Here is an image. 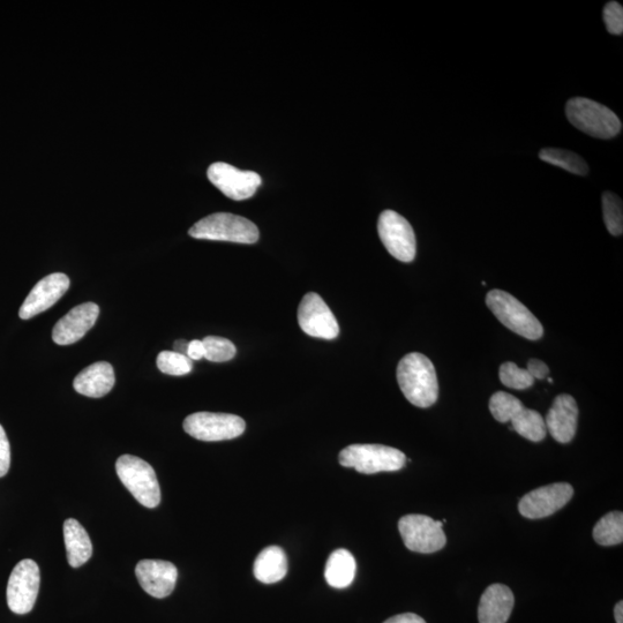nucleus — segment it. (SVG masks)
Listing matches in <instances>:
<instances>
[{
  "instance_id": "nucleus-1",
  "label": "nucleus",
  "mask_w": 623,
  "mask_h": 623,
  "mask_svg": "<svg viewBox=\"0 0 623 623\" xmlns=\"http://www.w3.org/2000/svg\"><path fill=\"white\" fill-rule=\"evenodd\" d=\"M399 381L405 399L418 408H430L438 401L437 372L431 360L418 352L404 356L397 366Z\"/></svg>"
},
{
  "instance_id": "nucleus-2",
  "label": "nucleus",
  "mask_w": 623,
  "mask_h": 623,
  "mask_svg": "<svg viewBox=\"0 0 623 623\" xmlns=\"http://www.w3.org/2000/svg\"><path fill=\"white\" fill-rule=\"evenodd\" d=\"M566 115L577 130L597 139H612L622 130L621 120L610 108L585 97L569 100Z\"/></svg>"
},
{
  "instance_id": "nucleus-3",
  "label": "nucleus",
  "mask_w": 623,
  "mask_h": 623,
  "mask_svg": "<svg viewBox=\"0 0 623 623\" xmlns=\"http://www.w3.org/2000/svg\"><path fill=\"white\" fill-rule=\"evenodd\" d=\"M189 234L195 239L219 240L238 244H254L259 229L252 221L229 213H216L195 223Z\"/></svg>"
},
{
  "instance_id": "nucleus-4",
  "label": "nucleus",
  "mask_w": 623,
  "mask_h": 623,
  "mask_svg": "<svg viewBox=\"0 0 623 623\" xmlns=\"http://www.w3.org/2000/svg\"><path fill=\"white\" fill-rule=\"evenodd\" d=\"M486 305L502 325L530 341L542 339L544 328L520 300L502 290H492L486 296Z\"/></svg>"
},
{
  "instance_id": "nucleus-5",
  "label": "nucleus",
  "mask_w": 623,
  "mask_h": 623,
  "mask_svg": "<svg viewBox=\"0 0 623 623\" xmlns=\"http://www.w3.org/2000/svg\"><path fill=\"white\" fill-rule=\"evenodd\" d=\"M117 475L139 504L156 508L161 502V489L152 465L133 455L120 456Z\"/></svg>"
},
{
  "instance_id": "nucleus-6",
  "label": "nucleus",
  "mask_w": 623,
  "mask_h": 623,
  "mask_svg": "<svg viewBox=\"0 0 623 623\" xmlns=\"http://www.w3.org/2000/svg\"><path fill=\"white\" fill-rule=\"evenodd\" d=\"M339 459L343 467L365 475L399 471L407 463L401 450L382 445H351L342 450Z\"/></svg>"
},
{
  "instance_id": "nucleus-7",
  "label": "nucleus",
  "mask_w": 623,
  "mask_h": 623,
  "mask_svg": "<svg viewBox=\"0 0 623 623\" xmlns=\"http://www.w3.org/2000/svg\"><path fill=\"white\" fill-rule=\"evenodd\" d=\"M444 523L426 515H405L399 522V530L405 547L412 552L431 554L446 546L442 529Z\"/></svg>"
},
{
  "instance_id": "nucleus-8",
  "label": "nucleus",
  "mask_w": 623,
  "mask_h": 623,
  "mask_svg": "<svg viewBox=\"0 0 623 623\" xmlns=\"http://www.w3.org/2000/svg\"><path fill=\"white\" fill-rule=\"evenodd\" d=\"M183 426L192 438L207 442L232 440L240 437L246 429L243 418L213 412H195L184 420Z\"/></svg>"
},
{
  "instance_id": "nucleus-9",
  "label": "nucleus",
  "mask_w": 623,
  "mask_h": 623,
  "mask_svg": "<svg viewBox=\"0 0 623 623\" xmlns=\"http://www.w3.org/2000/svg\"><path fill=\"white\" fill-rule=\"evenodd\" d=\"M41 584L40 568L33 560H22L12 570L7 584V605L15 614H27L34 609Z\"/></svg>"
},
{
  "instance_id": "nucleus-10",
  "label": "nucleus",
  "mask_w": 623,
  "mask_h": 623,
  "mask_svg": "<svg viewBox=\"0 0 623 623\" xmlns=\"http://www.w3.org/2000/svg\"><path fill=\"white\" fill-rule=\"evenodd\" d=\"M378 232L382 244L395 259L407 264L415 260L416 235L407 219L394 210H385L379 217Z\"/></svg>"
},
{
  "instance_id": "nucleus-11",
  "label": "nucleus",
  "mask_w": 623,
  "mask_h": 623,
  "mask_svg": "<svg viewBox=\"0 0 623 623\" xmlns=\"http://www.w3.org/2000/svg\"><path fill=\"white\" fill-rule=\"evenodd\" d=\"M298 324L305 334L315 339L334 340L340 334L334 313L315 292H309L300 302Z\"/></svg>"
},
{
  "instance_id": "nucleus-12",
  "label": "nucleus",
  "mask_w": 623,
  "mask_h": 623,
  "mask_svg": "<svg viewBox=\"0 0 623 623\" xmlns=\"http://www.w3.org/2000/svg\"><path fill=\"white\" fill-rule=\"evenodd\" d=\"M207 176L225 197L236 201L250 199L261 185L257 172L242 171L223 162L210 165Z\"/></svg>"
},
{
  "instance_id": "nucleus-13",
  "label": "nucleus",
  "mask_w": 623,
  "mask_h": 623,
  "mask_svg": "<svg viewBox=\"0 0 623 623\" xmlns=\"http://www.w3.org/2000/svg\"><path fill=\"white\" fill-rule=\"evenodd\" d=\"M574 495L573 486L568 483H557L539 487L521 499L520 513L525 519L540 520L559 512Z\"/></svg>"
},
{
  "instance_id": "nucleus-14",
  "label": "nucleus",
  "mask_w": 623,
  "mask_h": 623,
  "mask_svg": "<svg viewBox=\"0 0 623 623\" xmlns=\"http://www.w3.org/2000/svg\"><path fill=\"white\" fill-rule=\"evenodd\" d=\"M70 279L63 273H55L44 277L29 292L24 304L20 307L19 317L29 320L54 306L70 289Z\"/></svg>"
},
{
  "instance_id": "nucleus-15",
  "label": "nucleus",
  "mask_w": 623,
  "mask_h": 623,
  "mask_svg": "<svg viewBox=\"0 0 623 623\" xmlns=\"http://www.w3.org/2000/svg\"><path fill=\"white\" fill-rule=\"evenodd\" d=\"M135 575L148 595L167 598L174 592L178 570L174 564L162 560H141L135 568Z\"/></svg>"
},
{
  "instance_id": "nucleus-16",
  "label": "nucleus",
  "mask_w": 623,
  "mask_h": 623,
  "mask_svg": "<svg viewBox=\"0 0 623 623\" xmlns=\"http://www.w3.org/2000/svg\"><path fill=\"white\" fill-rule=\"evenodd\" d=\"M99 315L100 307L94 303L75 306L57 322L52 340L59 345L77 343L94 327Z\"/></svg>"
},
{
  "instance_id": "nucleus-17",
  "label": "nucleus",
  "mask_w": 623,
  "mask_h": 623,
  "mask_svg": "<svg viewBox=\"0 0 623 623\" xmlns=\"http://www.w3.org/2000/svg\"><path fill=\"white\" fill-rule=\"evenodd\" d=\"M579 419V407L573 396L561 394L554 400L546 416V430L560 444H568L575 438Z\"/></svg>"
},
{
  "instance_id": "nucleus-18",
  "label": "nucleus",
  "mask_w": 623,
  "mask_h": 623,
  "mask_svg": "<svg viewBox=\"0 0 623 623\" xmlns=\"http://www.w3.org/2000/svg\"><path fill=\"white\" fill-rule=\"evenodd\" d=\"M515 597L504 584H492L480 598L479 623H506L512 614Z\"/></svg>"
},
{
  "instance_id": "nucleus-19",
  "label": "nucleus",
  "mask_w": 623,
  "mask_h": 623,
  "mask_svg": "<svg viewBox=\"0 0 623 623\" xmlns=\"http://www.w3.org/2000/svg\"><path fill=\"white\" fill-rule=\"evenodd\" d=\"M116 382L114 367L107 362L92 364L81 371L73 382L75 392L100 399L111 392Z\"/></svg>"
},
{
  "instance_id": "nucleus-20",
  "label": "nucleus",
  "mask_w": 623,
  "mask_h": 623,
  "mask_svg": "<svg viewBox=\"0 0 623 623\" xmlns=\"http://www.w3.org/2000/svg\"><path fill=\"white\" fill-rule=\"evenodd\" d=\"M64 539L67 551V560L73 568L85 565L93 555V545L82 525L74 519L64 523Z\"/></svg>"
},
{
  "instance_id": "nucleus-21",
  "label": "nucleus",
  "mask_w": 623,
  "mask_h": 623,
  "mask_svg": "<svg viewBox=\"0 0 623 623\" xmlns=\"http://www.w3.org/2000/svg\"><path fill=\"white\" fill-rule=\"evenodd\" d=\"M255 579L265 584L280 582L287 576L288 559L279 546H269L254 562Z\"/></svg>"
},
{
  "instance_id": "nucleus-22",
  "label": "nucleus",
  "mask_w": 623,
  "mask_h": 623,
  "mask_svg": "<svg viewBox=\"0 0 623 623\" xmlns=\"http://www.w3.org/2000/svg\"><path fill=\"white\" fill-rule=\"evenodd\" d=\"M357 565L354 555L347 550H336L328 558L325 577L330 587L345 589L355 580Z\"/></svg>"
},
{
  "instance_id": "nucleus-23",
  "label": "nucleus",
  "mask_w": 623,
  "mask_h": 623,
  "mask_svg": "<svg viewBox=\"0 0 623 623\" xmlns=\"http://www.w3.org/2000/svg\"><path fill=\"white\" fill-rule=\"evenodd\" d=\"M513 429L521 437L532 442H540L546 438L547 430L545 420L539 412L527 408H521L510 419Z\"/></svg>"
},
{
  "instance_id": "nucleus-24",
  "label": "nucleus",
  "mask_w": 623,
  "mask_h": 623,
  "mask_svg": "<svg viewBox=\"0 0 623 623\" xmlns=\"http://www.w3.org/2000/svg\"><path fill=\"white\" fill-rule=\"evenodd\" d=\"M540 160L564 169L570 174L577 176H587L589 174V165L580 155L569 150L559 148H545L540 150Z\"/></svg>"
},
{
  "instance_id": "nucleus-25",
  "label": "nucleus",
  "mask_w": 623,
  "mask_h": 623,
  "mask_svg": "<svg viewBox=\"0 0 623 623\" xmlns=\"http://www.w3.org/2000/svg\"><path fill=\"white\" fill-rule=\"evenodd\" d=\"M594 538L602 546L622 544L623 514L621 512H612L602 517L594 529Z\"/></svg>"
},
{
  "instance_id": "nucleus-26",
  "label": "nucleus",
  "mask_w": 623,
  "mask_h": 623,
  "mask_svg": "<svg viewBox=\"0 0 623 623\" xmlns=\"http://www.w3.org/2000/svg\"><path fill=\"white\" fill-rule=\"evenodd\" d=\"M603 214L607 230L610 234L618 237L623 232V207L622 200L617 194L605 192L603 194Z\"/></svg>"
},
{
  "instance_id": "nucleus-27",
  "label": "nucleus",
  "mask_w": 623,
  "mask_h": 623,
  "mask_svg": "<svg viewBox=\"0 0 623 623\" xmlns=\"http://www.w3.org/2000/svg\"><path fill=\"white\" fill-rule=\"evenodd\" d=\"M159 370L174 377H182L192 372L193 360L175 351H162L156 360Z\"/></svg>"
},
{
  "instance_id": "nucleus-28",
  "label": "nucleus",
  "mask_w": 623,
  "mask_h": 623,
  "mask_svg": "<svg viewBox=\"0 0 623 623\" xmlns=\"http://www.w3.org/2000/svg\"><path fill=\"white\" fill-rule=\"evenodd\" d=\"M523 407V403L517 397L505 392L495 393L490 400V410L499 423L510 422L516 412Z\"/></svg>"
},
{
  "instance_id": "nucleus-29",
  "label": "nucleus",
  "mask_w": 623,
  "mask_h": 623,
  "mask_svg": "<svg viewBox=\"0 0 623 623\" xmlns=\"http://www.w3.org/2000/svg\"><path fill=\"white\" fill-rule=\"evenodd\" d=\"M205 347V358L209 362L224 363L236 356L235 344L223 337L207 336L202 340Z\"/></svg>"
},
{
  "instance_id": "nucleus-30",
  "label": "nucleus",
  "mask_w": 623,
  "mask_h": 623,
  "mask_svg": "<svg viewBox=\"0 0 623 623\" xmlns=\"http://www.w3.org/2000/svg\"><path fill=\"white\" fill-rule=\"evenodd\" d=\"M500 380L508 388L523 390L534 385L535 379L527 370L520 369L512 362L502 364L499 371Z\"/></svg>"
},
{
  "instance_id": "nucleus-31",
  "label": "nucleus",
  "mask_w": 623,
  "mask_h": 623,
  "mask_svg": "<svg viewBox=\"0 0 623 623\" xmlns=\"http://www.w3.org/2000/svg\"><path fill=\"white\" fill-rule=\"evenodd\" d=\"M607 32L612 35H622L623 33V9L617 2L607 3L603 12Z\"/></svg>"
},
{
  "instance_id": "nucleus-32",
  "label": "nucleus",
  "mask_w": 623,
  "mask_h": 623,
  "mask_svg": "<svg viewBox=\"0 0 623 623\" xmlns=\"http://www.w3.org/2000/svg\"><path fill=\"white\" fill-rule=\"evenodd\" d=\"M11 467V446L4 427L0 425V478L7 475Z\"/></svg>"
},
{
  "instance_id": "nucleus-33",
  "label": "nucleus",
  "mask_w": 623,
  "mask_h": 623,
  "mask_svg": "<svg viewBox=\"0 0 623 623\" xmlns=\"http://www.w3.org/2000/svg\"><path fill=\"white\" fill-rule=\"evenodd\" d=\"M527 371L532 378L539 380L545 379L550 373L549 367L539 359H530Z\"/></svg>"
},
{
  "instance_id": "nucleus-34",
  "label": "nucleus",
  "mask_w": 623,
  "mask_h": 623,
  "mask_svg": "<svg viewBox=\"0 0 623 623\" xmlns=\"http://www.w3.org/2000/svg\"><path fill=\"white\" fill-rule=\"evenodd\" d=\"M187 357L191 360H200L205 358V347L204 343L199 340H194L189 343V347H187Z\"/></svg>"
},
{
  "instance_id": "nucleus-35",
  "label": "nucleus",
  "mask_w": 623,
  "mask_h": 623,
  "mask_svg": "<svg viewBox=\"0 0 623 623\" xmlns=\"http://www.w3.org/2000/svg\"><path fill=\"white\" fill-rule=\"evenodd\" d=\"M384 623H426L423 618L414 613H404L395 615V617L388 619Z\"/></svg>"
},
{
  "instance_id": "nucleus-36",
  "label": "nucleus",
  "mask_w": 623,
  "mask_h": 623,
  "mask_svg": "<svg viewBox=\"0 0 623 623\" xmlns=\"http://www.w3.org/2000/svg\"><path fill=\"white\" fill-rule=\"evenodd\" d=\"M187 347H189V342L183 340L175 342V352H178V354L186 355Z\"/></svg>"
},
{
  "instance_id": "nucleus-37",
  "label": "nucleus",
  "mask_w": 623,
  "mask_h": 623,
  "mask_svg": "<svg viewBox=\"0 0 623 623\" xmlns=\"http://www.w3.org/2000/svg\"><path fill=\"white\" fill-rule=\"evenodd\" d=\"M614 615L617 623H623V602H619L615 605Z\"/></svg>"
}]
</instances>
